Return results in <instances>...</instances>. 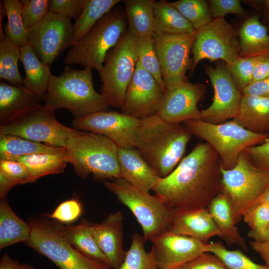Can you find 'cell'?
Wrapping results in <instances>:
<instances>
[{
  "label": "cell",
  "mask_w": 269,
  "mask_h": 269,
  "mask_svg": "<svg viewBox=\"0 0 269 269\" xmlns=\"http://www.w3.org/2000/svg\"><path fill=\"white\" fill-rule=\"evenodd\" d=\"M221 163L207 142L197 143L152 191L175 214L207 208L222 190Z\"/></svg>",
  "instance_id": "6da1fadb"
},
{
  "label": "cell",
  "mask_w": 269,
  "mask_h": 269,
  "mask_svg": "<svg viewBox=\"0 0 269 269\" xmlns=\"http://www.w3.org/2000/svg\"><path fill=\"white\" fill-rule=\"evenodd\" d=\"M192 134L182 123L156 114L140 120L134 148L159 178L169 175L182 160Z\"/></svg>",
  "instance_id": "7a4b0ae2"
},
{
  "label": "cell",
  "mask_w": 269,
  "mask_h": 269,
  "mask_svg": "<svg viewBox=\"0 0 269 269\" xmlns=\"http://www.w3.org/2000/svg\"><path fill=\"white\" fill-rule=\"evenodd\" d=\"M92 69L79 70L67 66L62 74L52 75L44 98V105L56 110L66 109L75 119L101 111L109 106L94 87Z\"/></svg>",
  "instance_id": "3957f363"
},
{
  "label": "cell",
  "mask_w": 269,
  "mask_h": 269,
  "mask_svg": "<svg viewBox=\"0 0 269 269\" xmlns=\"http://www.w3.org/2000/svg\"><path fill=\"white\" fill-rule=\"evenodd\" d=\"M65 148L70 163L81 178H86L90 174L98 180L121 177L118 147L106 137L77 130L69 137Z\"/></svg>",
  "instance_id": "277c9868"
},
{
  "label": "cell",
  "mask_w": 269,
  "mask_h": 269,
  "mask_svg": "<svg viewBox=\"0 0 269 269\" xmlns=\"http://www.w3.org/2000/svg\"><path fill=\"white\" fill-rule=\"evenodd\" d=\"M128 29L124 8L118 5L99 20L67 52L65 63L96 69L99 73L108 52Z\"/></svg>",
  "instance_id": "5b68a950"
},
{
  "label": "cell",
  "mask_w": 269,
  "mask_h": 269,
  "mask_svg": "<svg viewBox=\"0 0 269 269\" xmlns=\"http://www.w3.org/2000/svg\"><path fill=\"white\" fill-rule=\"evenodd\" d=\"M182 124L192 135L212 146L220 157L222 167L226 170L235 166L240 154L246 149L262 143L269 137V134L252 132L234 120L212 124L199 119Z\"/></svg>",
  "instance_id": "8992f818"
},
{
  "label": "cell",
  "mask_w": 269,
  "mask_h": 269,
  "mask_svg": "<svg viewBox=\"0 0 269 269\" xmlns=\"http://www.w3.org/2000/svg\"><path fill=\"white\" fill-rule=\"evenodd\" d=\"M104 185L135 216L145 242L168 231L175 214L155 195L139 190L121 177L106 181Z\"/></svg>",
  "instance_id": "52a82bcc"
},
{
  "label": "cell",
  "mask_w": 269,
  "mask_h": 269,
  "mask_svg": "<svg viewBox=\"0 0 269 269\" xmlns=\"http://www.w3.org/2000/svg\"><path fill=\"white\" fill-rule=\"evenodd\" d=\"M222 190L229 197L236 224L253 207L269 187V171L256 166L244 151L235 166L221 167Z\"/></svg>",
  "instance_id": "ba28073f"
},
{
  "label": "cell",
  "mask_w": 269,
  "mask_h": 269,
  "mask_svg": "<svg viewBox=\"0 0 269 269\" xmlns=\"http://www.w3.org/2000/svg\"><path fill=\"white\" fill-rule=\"evenodd\" d=\"M137 62L136 38L128 29L107 53L99 73L101 94L109 107L121 109Z\"/></svg>",
  "instance_id": "9c48e42d"
},
{
  "label": "cell",
  "mask_w": 269,
  "mask_h": 269,
  "mask_svg": "<svg viewBox=\"0 0 269 269\" xmlns=\"http://www.w3.org/2000/svg\"><path fill=\"white\" fill-rule=\"evenodd\" d=\"M55 110L39 106L0 126V133L19 136L49 146L66 147L69 137L78 130L68 127L56 119Z\"/></svg>",
  "instance_id": "30bf717a"
},
{
  "label": "cell",
  "mask_w": 269,
  "mask_h": 269,
  "mask_svg": "<svg viewBox=\"0 0 269 269\" xmlns=\"http://www.w3.org/2000/svg\"><path fill=\"white\" fill-rule=\"evenodd\" d=\"M29 224L31 231L26 244L61 269H111L78 251L56 227L42 221Z\"/></svg>",
  "instance_id": "8fae6325"
},
{
  "label": "cell",
  "mask_w": 269,
  "mask_h": 269,
  "mask_svg": "<svg viewBox=\"0 0 269 269\" xmlns=\"http://www.w3.org/2000/svg\"><path fill=\"white\" fill-rule=\"evenodd\" d=\"M240 51L238 33L224 17L213 18L196 30L192 45V74L202 60L211 62L221 60L231 65L239 57Z\"/></svg>",
  "instance_id": "7c38bea8"
},
{
  "label": "cell",
  "mask_w": 269,
  "mask_h": 269,
  "mask_svg": "<svg viewBox=\"0 0 269 269\" xmlns=\"http://www.w3.org/2000/svg\"><path fill=\"white\" fill-rule=\"evenodd\" d=\"M196 33V31L184 34L153 32L155 50L166 90L188 80L186 73L192 67L190 53Z\"/></svg>",
  "instance_id": "4fadbf2b"
},
{
  "label": "cell",
  "mask_w": 269,
  "mask_h": 269,
  "mask_svg": "<svg viewBox=\"0 0 269 269\" xmlns=\"http://www.w3.org/2000/svg\"><path fill=\"white\" fill-rule=\"evenodd\" d=\"M73 25L68 16L49 11L28 30V43L39 58L49 66L72 46Z\"/></svg>",
  "instance_id": "5bb4252c"
},
{
  "label": "cell",
  "mask_w": 269,
  "mask_h": 269,
  "mask_svg": "<svg viewBox=\"0 0 269 269\" xmlns=\"http://www.w3.org/2000/svg\"><path fill=\"white\" fill-rule=\"evenodd\" d=\"M212 84L214 96L212 104L200 110L199 119L208 123L220 124L236 118L239 113L243 94L236 85L227 66L219 63L213 67L205 66Z\"/></svg>",
  "instance_id": "9a60e30c"
},
{
  "label": "cell",
  "mask_w": 269,
  "mask_h": 269,
  "mask_svg": "<svg viewBox=\"0 0 269 269\" xmlns=\"http://www.w3.org/2000/svg\"><path fill=\"white\" fill-rule=\"evenodd\" d=\"M140 120L116 111L98 112L75 119L74 129L101 134L118 147H134Z\"/></svg>",
  "instance_id": "2e32d148"
},
{
  "label": "cell",
  "mask_w": 269,
  "mask_h": 269,
  "mask_svg": "<svg viewBox=\"0 0 269 269\" xmlns=\"http://www.w3.org/2000/svg\"><path fill=\"white\" fill-rule=\"evenodd\" d=\"M164 93L155 78L137 62L120 110L141 120L156 114Z\"/></svg>",
  "instance_id": "e0dca14e"
},
{
  "label": "cell",
  "mask_w": 269,
  "mask_h": 269,
  "mask_svg": "<svg viewBox=\"0 0 269 269\" xmlns=\"http://www.w3.org/2000/svg\"><path fill=\"white\" fill-rule=\"evenodd\" d=\"M206 92L203 83H193L188 80L181 82L166 90L156 115L170 123L199 119L198 104Z\"/></svg>",
  "instance_id": "ac0fdd59"
},
{
  "label": "cell",
  "mask_w": 269,
  "mask_h": 269,
  "mask_svg": "<svg viewBox=\"0 0 269 269\" xmlns=\"http://www.w3.org/2000/svg\"><path fill=\"white\" fill-rule=\"evenodd\" d=\"M150 241L157 269H177L205 253L206 243L190 237L169 232Z\"/></svg>",
  "instance_id": "d6986e66"
},
{
  "label": "cell",
  "mask_w": 269,
  "mask_h": 269,
  "mask_svg": "<svg viewBox=\"0 0 269 269\" xmlns=\"http://www.w3.org/2000/svg\"><path fill=\"white\" fill-rule=\"evenodd\" d=\"M123 213L118 211L99 223L91 224L94 239L113 269L121 265L126 254L123 246Z\"/></svg>",
  "instance_id": "ffe728a7"
},
{
  "label": "cell",
  "mask_w": 269,
  "mask_h": 269,
  "mask_svg": "<svg viewBox=\"0 0 269 269\" xmlns=\"http://www.w3.org/2000/svg\"><path fill=\"white\" fill-rule=\"evenodd\" d=\"M121 177L139 190L149 192L159 178L133 147H118Z\"/></svg>",
  "instance_id": "44dd1931"
},
{
  "label": "cell",
  "mask_w": 269,
  "mask_h": 269,
  "mask_svg": "<svg viewBox=\"0 0 269 269\" xmlns=\"http://www.w3.org/2000/svg\"><path fill=\"white\" fill-rule=\"evenodd\" d=\"M169 232L190 237L204 243L220 232L207 208L175 214Z\"/></svg>",
  "instance_id": "7402d4cb"
},
{
  "label": "cell",
  "mask_w": 269,
  "mask_h": 269,
  "mask_svg": "<svg viewBox=\"0 0 269 269\" xmlns=\"http://www.w3.org/2000/svg\"><path fill=\"white\" fill-rule=\"evenodd\" d=\"M40 100L24 86L0 83V123L6 124L40 105Z\"/></svg>",
  "instance_id": "603a6c76"
},
{
  "label": "cell",
  "mask_w": 269,
  "mask_h": 269,
  "mask_svg": "<svg viewBox=\"0 0 269 269\" xmlns=\"http://www.w3.org/2000/svg\"><path fill=\"white\" fill-rule=\"evenodd\" d=\"M220 232V237L228 245H236L248 252L246 241L236 226L228 196L221 191L207 208Z\"/></svg>",
  "instance_id": "cb8c5ba5"
},
{
  "label": "cell",
  "mask_w": 269,
  "mask_h": 269,
  "mask_svg": "<svg viewBox=\"0 0 269 269\" xmlns=\"http://www.w3.org/2000/svg\"><path fill=\"white\" fill-rule=\"evenodd\" d=\"M20 61L25 71L23 85L40 100H43L52 75L50 66L41 61L29 43L20 48Z\"/></svg>",
  "instance_id": "d4e9b609"
},
{
  "label": "cell",
  "mask_w": 269,
  "mask_h": 269,
  "mask_svg": "<svg viewBox=\"0 0 269 269\" xmlns=\"http://www.w3.org/2000/svg\"><path fill=\"white\" fill-rule=\"evenodd\" d=\"M241 57H259L269 56L268 29L259 20L257 15L247 18L239 31Z\"/></svg>",
  "instance_id": "484cf974"
},
{
  "label": "cell",
  "mask_w": 269,
  "mask_h": 269,
  "mask_svg": "<svg viewBox=\"0 0 269 269\" xmlns=\"http://www.w3.org/2000/svg\"><path fill=\"white\" fill-rule=\"evenodd\" d=\"M233 120L252 132L269 134V98L243 95L239 114Z\"/></svg>",
  "instance_id": "4316f807"
},
{
  "label": "cell",
  "mask_w": 269,
  "mask_h": 269,
  "mask_svg": "<svg viewBox=\"0 0 269 269\" xmlns=\"http://www.w3.org/2000/svg\"><path fill=\"white\" fill-rule=\"evenodd\" d=\"M91 224L84 221L75 226H57L56 228L69 243L82 254L111 268L107 257L94 239Z\"/></svg>",
  "instance_id": "83f0119b"
},
{
  "label": "cell",
  "mask_w": 269,
  "mask_h": 269,
  "mask_svg": "<svg viewBox=\"0 0 269 269\" xmlns=\"http://www.w3.org/2000/svg\"><path fill=\"white\" fill-rule=\"evenodd\" d=\"M156 0H123L128 29L135 38L152 35L154 29V8Z\"/></svg>",
  "instance_id": "f1b7e54d"
},
{
  "label": "cell",
  "mask_w": 269,
  "mask_h": 269,
  "mask_svg": "<svg viewBox=\"0 0 269 269\" xmlns=\"http://www.w3.org/2000/svg\"><path fill=\"white\" fill-rule=\"evenodd\" d=\"M65 147L49 146L16 135L0 133V160L17 161L35 153H63Z\"/></svg>",
  "instance_id": "f546056e"
},
{
  "label": "cell",
  "mask_w": 269,
  "mask_h": 269,
  "mask_svg": "<svg viewBox=\"0 0 269 269\" xmlns=\"http://www.w3.org/2000/svg\"><path fill=\"white\" fill-rule=\"evenodd\" d=\"M31 231L29 224L19 218L5 198L0 202V249L13 244L26 242Z\"/></svg>",
  "instance_id": "4dcf8cb0"
},
{
  "label": "cell",
  "mask_w": 269,
  "mask_h": 269,
  "mask_svg": "<svg viewBox=\"0 0 269 269\" xmlns=\"http://www.w3.org/2000/svg\"><path fill=\"white\" fill-rule=\"evenodd\" d=\"M17 161L26 166L32 183L41 177L62 172L67 164L70 163V157L67 151L63 153L33 154L21 157Z\"/></svg>",
  "instance_id": "1f68e13d"
},
{
  "label": "cell",
  "mask_w": 269,
  "mask_h": 269,
  "mask_svg": "<svg viewBox=\"0 0 269 269\" xmlns=\"http://www.w3.org/2000/svg\"><path fill=\"white\" fill-rule=\"evenodd\" d=\"M154 29L170 34L192 33L196 30L171 2L156 1L154 8Z\"/></svg>",
  "instance_id": "d6a6232c"
},
{
  "label": "cell",
  "mask_w": 269,
  "mask_h": 269,
  "mask_svg": "<svg viewBox=\"0 0 269 269\" xmlns=\"http://www.w3.org/2000/svg\"><path fill=\"white\" fill-rule=\"evenodd\" d=\"M121 1V0H84L82 11L73 24L72 46Z\"/></svg>",
  "instance_id": "836d02e7"
},
{
  "label": "cell",
  "mask_w": 269,
  "mask_h": 269,
  "mask_svg": "<svg viewBox=\"0 0 269 269\" xmlns=\"http://www.w3.org/2000/svg\"><path fill=\"white\" fill-rule=\"evenodd\" d=\"M20 48L5 35L0 39V78L16 86L23 85L18 70Z\"/></svg>",
  "instance_id": "e575fe53"
},
{
  "label": "cell",
  "mask_w": 269,
  "mask_h": 269,
  "mask_svg": "<svg viewBox=\"0 0 269 269\" xmlns=\"http://www.w3.org/2000/svg\"><path fill=\"white\" fill-rule=\"evenodd\" d=\"M7 22L4 24V34L19 48L28 44V30L24 25L21 16L22 5L19 0H3Z\"/></svg>",
  "instance_id": "d590c367"
},
{
  "label": "cell",
  "mask_w": 269,
  "mask_h": 269,
  "mask_svg": "<svg viewBox=\"0 0 269 269\" xmlns=\"http://www.w3.org/2000/svg\"><path fill=\"white\" fill-rule=\"evenodd\" d=\"M129 250L121 265L115 269H157L153 249L149 252L144 249L142 236L133 234Z\"/></svg>",
  "instance_id": "8d00e7d4"
},
{
  "label": "cell",
  "mask_w": 269,
  "mask_h": 269,
  "mask_svg": "<svg viewBox=\"0 0 269 269\" xmlns=\"http://www.w3.org/2000/svg\"><path fill=\"white\" fill-rule=\"evenodd\" d=\"M204 249L217 256L227 269H269L266 265L255 263L240 250L227 249L221 242L206 243Z\"/></svg>",
  "instance_id": "74e56055"
},
{
  "label": "cell",
  "mask_w": 269,
  "mask_h": 269,
  "mask_svg": "<svg viewBox=\"0 0 269 269\" xmlns=\"http://www.w3.org/2000/svg\"><path fill=\"white\" fill-rule=\"evenodd\" d=\"M137 63L150 73L165 92L159 60L155 50L152 35L136 38Z\"/></svg>",
  "instance_id": "f35d334b"
},
{
  "label": "cell",
  "mask_w": 269,
  "mask_h": 269,
  "mask_svg": "<svg viewBox=\"0 0 269 269\" xmlns=\"http://www.w3.org/2000/svg\"><path fill=\"white\" fill-rule=\"evenodd\" d=\"M172 4L197 30L212 20L208 2L204 0H179Z\"/></svg>",
  "instance_id": "ab89813d"
},
{
  "label": "cell",
  "mask_w": 269,
  "mask_h": 269,
  "mask_svg": "<svg viewBox=\"0 0 269 269\" xmlns=\"http://www.w3.org/2000/svg\"><path fill=\"white\" fill-rule=\"evenodd\" d=\"M242 218L250 228L248 236L254 241H259L269 228V204H257Z\"/></svg>",
  "instance_id": "60d3db41"
},
{
  "label": "cell",
  "mask_w": 269,
  "mask_h": 269,
  "mask_svg": "<svg viewBox=\"0 0 269 269\" xmlns=\"http://www.w3.org/2000/svg\"><path fill=\"white\" fill-rule=\"evenodd\" d=\"M262 57L245 58L239 56L231 65L227 66L240 91L242 92L252 82L255 67Z\"/></svg>",
  "instance_id": "b9f144b4"
},
{
  "label": "cell",
  "mask_w": 269,
  "mask_h": 269,
  "mask_svg": "<svg viewBox=\"0 0 269 269\" xmlns=\"http://www.w3.org/2000/svg\"><path fill=\"white\" fill-rule=\"evenodd\" d=\"M20 1L22 19L25 27L28 29L41 21L49 11L48 0Z\"/></svg>",
  "instance_id": "7bdbcfd3"
},
{
  "label": "cell",
  "mask_w": 269,
  "mask_h": 269,
  "mask_svg": "<svg viewBox=\"0 0 269 269\" xmlns=\"http://www.w3.org/2000/svg\"><path fill=\"white\" fill-rule=\"evenodd\" d=\"M82 211L81 202L73 198L62 202L48 216L60 223L69 224L79 218Z\"/></svg>",
  "instance_id": "ee69618b"
},
{
  "label": "cell",
  "mask_w": 269,
  "mask_h": 269,
  "mask_svg": "<svg viewBox=\"0 0 269 269\" xmlns=\"http://www.w3.org/2000/svg\"><path fill=\"white\" fill-rule=\"evenodd\" d=\"M210 12L213 18L224 17L228 14L245 17L247 15L239 0H210L208 1Z\"/></svg>",
  "instance_id": "f6af8a7d"
},
{
  "label": "cell",
  "mask_w": 269,
  "mask_h": 269,
  "mask_svg": "<svg viewBox=\"0 0 269 269\" xmlns=\"http://www.w3.org/2000/svg\"><path fill=\"white\" fill-rule=\"evenodd\" d=\"M0 173L16 185L30 183V175L27 168L18 161L0 160Z\"/></svg>",
  "instance_id": "bcb514c9"
},
{
  "label": "cell",
  "mask_w": 269,
  "mask_h": 269,
  "mask_svg": "<svg viewBox=\"0 0 269 269\" xmlns=\"http://www.w3.org/2000/svg\"><path fill=\"white\" fill-rule=\"evenodd\" d=\"M84 4V0H50L49 11L65 15L76 20L82 11Z\"/></svg>",
  "instance_id": "7dc6e473"
},
{
  "label": "cell",
  "mask_w": 269,
  "mask_h": 269,
  "mask_svg": "<svg viewBox=\"0 0 269 269\" xmlns=\"http://www.w3.org/2000/svg\"><path fill=\"white\" fill-rule=\"evenodd\" d=\"M177 269H227L216 255L205 252Z\"/></svg>",
  "instance_id": "c3c4849f"
},
{
  "label": "cell",
  "mask_w": 269,
  "mask_h": 269,
  "mask_svg": "<svg viewBox=\"0 0 269 269\" xmlns=\"http://www.w3.org/2000/svg\"><path fill=\"white\" fill-rule=\"evenodd\" d=\"M257 167L269 171V137L262 143L244 151Z\"/></svg>",
  "instance_id": "681fc988"
},
{
  "label": "cell",
  "mask_w": 269,
  "mask_h": 269,
  "mask_svg": "<svg viewBox=\"0 0 269 269\" xmlns=\"http://www.w3.org/2000/svg\"><path fill=\"white\" fill-rule=\"evenodd\" d=\"M242 93L243 95L269 98V77L251 83Z\"/></svg>",
  "instance_id": "f907efd6"
},
{
  "label": "cell",
  "mask_w": 269,
  "mask_h": 269,
  "mask_svg": "<svg viewBox=\"0 0 269 269\" xmlns=\"http://www.w3.org/2000/svg\"><path fill=\"white\" fill-rule=\"evenodd\" d=\"M268 77H269V56L263 57L256 64L254 70L252 82Z\"/></svg>",
  "instance_id": "816d5d0a"
},
{
  "label": "cell",
  "mask_w": 269,
  "mask_h": 269,
  "mask_svg": "<svg viewBox=\"0 0 269 269\" xmlns=\"http://www.w3.org/2000/svg\"><path fill=\"white\" fill-rule=\"evenodd\" d=\"M249 244L251 248L256 252L269 267V240L265 241H251Z\"/></svg>",
  "instance_id": "f5cc1de1"
},
{
  "label": "cell",
  "mask_w": 269,
  "mask_h": 269,
  "mask_svg": "<svg viewBox=\"0 0 269 269\" xmlns=\"http://www.w3.org/2000/svg\"><path fill=\"white\" fill-rule=\"evenodd\" d=\"M22 265L11 259L7 253H5L0 259V269H22Z\"/></svg>",
  "instance_id": "db71d44e"
},
{
  "label": "cell",
  "mask_w": 269,
  "mask_h": 269,
  "mask_svg": "<svg viewBox=\"0 0 269 269\" xmlns=\"http://www.w3.org/2000/svg\"><path fill=\"white\" fill-rule=\"evenodd\" d=\"M16 185L13 181L0 173V197L5 198L8 192Z\"/></svg>",
  "instance_id": "11a10c76"
},
{
  "label": "cell",
  "mask_w": 269,
  "mask_h": 269,
  "mask_svg": "<svg viewBox=\"0 0 269 269\" xmlns=\"http://www.w3.org/2000/svg\"><path fill=\"white\" fill-rule=\"evenodd\" d=\"M263 22L266 23H269V0H263Z\"/></svg>",
  "instance_id": "9f6ffc18"
},
{
  "label": "cell",
  "mask_w": 269,
  "mask_h": 269,
  "mask_svg": "<svg viewBox=\"0 0 269 269\" xmlns=\"http://www.w3.org/2000/svg\"><path fill=\"white\" fill-rule=\"evenodd\" d=\"M260 203L269 204V187L266 189L255 205Z\"/></svg>",
  "instance_id": "6f0895ef"
},
{
  "label": "cell",
  "mask_w": 269,
  "mask_h": 269,
  "mask_svg": "<svg viewBox=\"0 0 269 269\" xmlns=\"http://www.w3.org/2000/svg\"><path fill=\"white\" fill-rule=\"evenodd\" d=\"M267 240H269V228L267 231L266 234L259 241H265Z\"/></svg>",
  "instance_id": "680465c9"
},
{
  "label": "cell",
  "mask_w": 269,
  "mask_h": 269,
  "mask_svg": "<svg viewBox=\"0 0 269 269\" xmlns=\"http://www.w3.org/2000/svg\"><path fill=\"white\" fill-rule=\"evenodd\" d=\"M22 269H35L30 265L23 264L22 265Z\"/></svg>",
  "instance_id": "91938a15"
},
{
  "label": "cell",
  "mask_w": 269,
  "mask_h": 269,
  "mask_svg": "<svg viewBox=\"0 0 269 269\" xmlns=\"http://www.w3.org/2000/svg\"><path fill=\"white\" fill-rule=\"evenodd\" d=\"M268 24H269V23Z\"/></svg>",
  "instance_id": "94428289"
}]
</instances>
